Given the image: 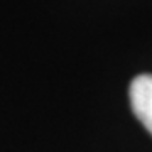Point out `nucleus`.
<instances>
[{
	"mask_svg": "<svg viewBox=\"0 0 152 152\" xmlns=\"http://www.w3.org/2000/svg\"><path fill=\"white\" fill-rule=\"evenodd\" d=\"M129 95L135 117L152 135V75H139L134 78Z\"/></svg>",
	"mask_w": 152,
	"mask_h": 152,
	"instance_id": "obj_1",
	"label": "nucleus"
}]
</instances>
